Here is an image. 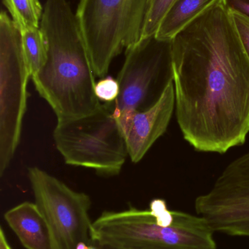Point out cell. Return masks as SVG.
Returning <instances> with one entry per match:
<instances>
[{"instance_id":"6da1fadb","label":"cell","mask_w":249,"mask_h":249,"mask_svg":"<svg viewBox=\"0 0 249 249\" xmlns=\"http://www.w3.org/2000/svg\"><path fill=\"white\" fill-rule=\"evenodd\" d=\"M175 113L196 150L223 154L249 133V59L219 0L172 39Z\"/></svg>"},{"instance_id":"7a4b0ae2","label":"cell","mask_w":249,"mask_h":249,"mask_svg":"<svg viewBox=\"0 0 249 249\" xmlns=\"http://www.w3.org/2000/svg\"><path fill=\"white\" fill-rule=\"evenodd\" d=\"M43 7L39 28L48 42V58L31 79L57 120L90 115L102 104L78 19L67 0H45Z\"/></svg>"},{"instance_id":"3957f363","label":"cell","mask_w":249,"mask_h":249,"mask_svg":"<svg viewBox=\"0 0 249 249\" xmlns=\"http://www.w3.org/2000/svg\"><path fill=\"white\" fill-rule=\"evenodd\" d=\"M213 231L199 215L175 212L171 224L158 222L150 210L130 207L104 212L92 223V241L121 249H216Z\"/></svg>"},{"instance_id":"277c9868","label":"cell","mask_w":249,"mask_h":249,"mask_svg":"<svg viewBox=\"0 0 249 249\" xmlns=\"http://www.w3.org/2000/svg\"><path fill=\"white\" fill-rule=\"evenodd\" d=\"M53 137L66 163L100 175H118L129 157L113 102L102 104L86 116L57 120Z\"/></svg>"},{"instance_id":"5b68a950","label":"cell","mask_w":249,"mask_h":249,"mask_svg":"<svg viewBox=\"0 0 249 249\" xmlns=\"http://www.w3.org/2000/svg\"><path fill=\"white\" fill-rule=\"evenodd\" d=\"M149 0H79L76 14L95 76L141 39Z\"/></svg>"},{"instance_id":"8992f818","label":"cell","mask_w":249,"mask_h":249,"mask_svg":"<svg viewBox=\"0 0 249 249\" xmlns=\"http://www.w3.org/2000/svg\"><path fill=\"white\" fill-rule=\"evenodd\" d=\"M31 78L21 32L7 12L0 13V175L19 146Z\"/></svg>"},{"instance_id":"52a82bcc","label":"cell","mask_w":249,"mask_h":249,"mask_svg":"<svg viewBox=\"0 0 249 249\" xmlns=\"http://www.w3.org/2000/svg\"><path fill=\"white\" fill-rule=\"evenodd\" d=\"M125 54L116 79L119 94L113 102L116 119L125 111L150 109L173 82L171 40H162L153 35L139 41Z\"/></svg>"},{"instance_id":"ba28073f","label":"cell","mask_w":249,"mask_h":249,"mask_svg":"<svg viewBox=\"0 0 249 249\" xmlns=\"http://www.w3.org/2000/svg\"><path fill=\"white\" fill-rule=\"evenodd\" d=\"M28 177L35 203L49 226L54 249H76L80 242L94 243L89 196L38 167L29 168Z\"/></svg>"},{"instance_id":"9c48e42d","label":"cell","mask_w":249,"mask_h":249,"mask_svg":"<svg viewBox=\"0 0 249 249\" xmlns=\"http://www.w3.org/2000/svg\"><path fill=\"white\" fill-rule=\"evenodd\" d=\"M194 208L213 232L249 238V151L225 168Z\"/></svg>"},{"instance_id":"30bf717a","label":"cell","mask_w":249,"mask_h":249,"mask_svg":"<svg viewBox=\"0 0 249 249\" xmlns=\"http://www.w3.org/2000/svg\"><path fill=\"white\" fill-rule=\"evenodd\" d=\"M175 105L173 82L157 103L146 111L129 110L117 118L132 162H140L152 145L166 131Z\"/></svg>"},{"instance_id":"8fae6325","label":"cell","mask_w":249,"mask_h":249,"mask_svg":"<svg viewBox=\"0 0 249 249\" xmlns=\"http://www.w3.org/2000/svg\"><path fill=\"white\" fill-rule=\"evenodd\" d=\"M4 219L26 249H54L49 226L36 203L23 202L7 211Z\"/></svg>"},{"instance_id":"7c38bea8","label":"cell","mask_w":249,"mask_h":249,"mask_svg":"<svg viewBox=\"0 0 249 249\" xmlns=\"http://www.w3.org/2000/svg\"><path fill=\"white\" fill-rule=\"evenodd\" d=\"M217 1L219 0H176L161 22L155 36L162 40H171Z\"/></svg>"},{"instance_id":"4fadbf2b","label":"cell","mask_w":249,"mask_h":249,"mask_svg":"<svg viewBox=\"0 0 249 249\" xmlns=\"http://www.w3.org/2000/svg\"><path fill=\"white\" fill-rule=\"evenodd\" d=\"M21 32L22 48L31 78L39 72L48 58V42L40 28Z\"/></svg>"},{"instance_id":"5bb4252c","label":"cell","mask_w":249,"mask_h":249,"mask_svg":"<svg viewBox=\"0 0 249 249\" xmlns=\"http://www.w3.org/2000/svg\"><path fill=\"white\" fill-rule=\"evenodd\" d=\"M2 3L20 31L39 28L44 10L39 0H2Z\"/></svg>"},{"instance_id":"9a60e30c","label":"cell","mask_w":249,"mask_h":249,"mask_svg":"<svg viewBox=\"0 0 249 249\" xmlns=\"http://www.w3.org/2000/svg\"><path fill=\"white\" fill-rule=\"evenodd\" d=\"M175 1L176 0H149L140 40L156 35L161 22Z\"/></svg>"},{"instance_id":"2e32d148","label":"cell","mask_w":249,"mask_h":249,"mask_svg":"<svg viewBox=\"0 0 249 249\" xmlns=\"http://www.w3.org/2000/svg\"><path fill=\"white\" fill-rule=\"evenodd\" d=\"M95 91L100 102H115L119 94V85L117 80L112 77H104L95 85Z\"/></svg>"},{"instance_id":"e0dca14e","label":"cell","mask_w":249,"mask_h":249,"mask_svg":"<svg viewBox=\"0 0 249 249\" xmlns=\"http://www.w3.org/2000/svg\"><path fill=\"white\" fill-rule=\"evenodd\" d=\"M241 43L249 59V17L238 12L230 11Z\"/></svg>"},{"instance_id":"ac0fdd59","label":"cell","mask_w":249,"mask_h":249,"mask_svg":"<svg viewBox=\"0 0 249 249\" xmlns=\"http://www.w3.org/2000/svg\"><path fill=\"white\" fill-rule=\"evenodd\" d=\"M224 2L230 11L238 12L249 17V0H224Z\"/></svg>"},{"instance_id":"d6986e66","label":"cell","mask_w":249,"mask_h":249,"mask_svg":"<svg viewBox=\"0 0 249 249\" xmlns=\"http://www.w3.org/2000/svg\"><path fill=\"white\" fill-rule=\"evenodd\" d=\"M0 249H13L7 241L2 228L0 230Z\"/></svg>"},{"instance_id":"ffe728a7","label":"cell","mask_w":249,"mask_h":249,"mask_svg":"<svg viewBox=\"0 0 249 249\" xmlns=\"http://www.w3.org/2000/svg\"><path fill=\"white\" fill-rule=\"evenodd\" d=\"M96 245L97 246L98 249H121L114 248V247H105V246L97 245V244H96Z\"/></svg>"}]
</instances>
